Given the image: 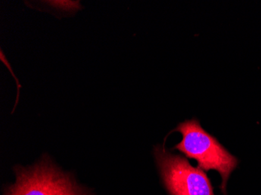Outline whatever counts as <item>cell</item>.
<instances>
[{
  "instance_id": "obj_3",
  "label": "cell",
  "mask_w": 261,
  "mask_h": 195,
  "mask_svg": "<svg viewBox=\"0 0 261 195\" xmlns=\"http://www.w3.org/2000/svg\"><path fill=\"white\" fill-rule=\"evenodd\" d=\"M17 180L6 195H89L71 177L45 158L30 167H16Z\"/></svg>"
},
{
  "instance_id": "obj_2",
  "label": "cell",
  "mask_w": 261,
  "mask_h": 195,
  "mask_svg": "<svg viewBox=\"0 0 261 195\" xmlns=\"http://www.w3.org/2000/svg\"><path fill=\"white\" fill-rule=\"evenodd\" d=\"M163 184L170 195H215L206 173L193 167L187 158L171 153L164 145L154 148Z\"/></svg>"
},
{
  "instance_id": "obj_1",
  "label": "cell",
  "mask_w": 261,
  "mask_h": 195,
  "mask_svg": "<svg viewBox=\"0 0 261 195\" xmlns=\"http://www.w3.org/2000/svg\"><path fill=\"white\" fill-rule=\"evenodd\" d=\"M173 131L179 132L182 135V140L174 146V149L179 151L186 158L197 161L198 167L205 172L214 170L219 173L221 177L219 188L223 195H227L228 180L238 167V158L230 153L216 137L206 131L196 119L186 120Z\"/></svg>"
}]
</instances>
